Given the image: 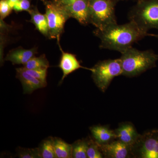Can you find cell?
<instances>
[{"mask_svg":"<svg viewBox=\"0 0 158 158\" xmlns=\"http://www.w3.org/2000/svg\"><path fill=\"white\" fill-rule=\"evenodd\" d=\"M24 69L29 74L47 85L46 78L48 69Z\"/></svg>","mask_w":158,"mask_h":158,"instance_id":"obj_22","label":"cell"},{"mask_svg":"<svg viewBox=\"0 0 158 158\" xmlns=\"http://www.w3.org/2000/svg\"><path fill=\"white\" fill-rule=\"evenodd\" d=\"M115 132L116 139L130 146L136 142L140 135L132 125L130 123L121 125Z\"/></svg>","mask_w":158,"mask_h":158,"instance_id":"obj_12","label":"cell"},{"mask_svg":"<svg viewBox=\"0 0 158 158\" xmlns=\"http://www.w3.org/2000/svg\"><path fill=\"white\" fill-rule=\"evenodd\" d=\"M45 15L50 37L52 38L58 37L62 33L66 21L70 18L68 12L60 3H48L46 7Z\"/></svg>","mask_w":158,"mask_h":158,"instance_id":"obj_7","label":"cell"},{"mask_svg":"<svg viewBox=\"0 0 158 158\" xmlns=\"http://www.w3.org/2000/svg\"><path fill=\"white\" fill-rule=\"evenodd\" d=\"M31 3L28 0H20L13 7V9L16 11H28Z\"/></svg>","mask_w":158,"mask_h":158,"instance_id":"obj_24","label":"cell"},{"mask_svg":"<svg viewBox=\"0 0 158 158\" xmlns=\"http://www.w3.org/2000/svg\"><path fill=\"white\" fill-rule=\"evenodd\" d=\"M76 1L77 0H60L59 3L63 6H66L72 4L73 3Z\"/></svg>","mask_w":158,"mask_h":158,"instance_id":"obj_25","label":"cell"},{"mask_svg":"<svg viewBox=\"0 0 158 158\" xmlns=\"http://www.w3.org/2000/svg\"><path fill=\"white\" fill-rule=\"evenodd\" d=\"M17 153L19 157L20 158H41L38 148H28L19 147Z\"/></svg>","mask_w":158,"mask_h":158,"instance_id":"obj_20","label":"cell"},{"mask_svg":"<svg viewBox=\"0 0 158 158\" xmlns=\"http://www.w3.org/2000/svg\"><path fill=\"white\" fill-rule=\"evenodd\" d=\"M122 75L137 76L155 67L158 55L152 50L140 51L132 47L121 53Z\"/></svg>","mask_w":158,"mask_h":158,"instance_id":"obj_2","label":"cell"},{"mask_svg":"<svg viewBox=\"0 0 158 158\" xmlns=\"http://www.w3.org/2000/svg\"><path fill=\"white\" fill-rule=\"evenodd\" d=\"M16 70V77L22 85L24 94H31L35 90L44 88L47 86L44 83L28 73L24 67L17 68Z\"/></svg>","mask_w":158,"mask_h":158,"instance_id":"obj_10","label":"cell"},{"mask_svg":"<svg viewBox=\"0 0 158 158\" xmlns=\"http://www.w3.org/2000/svg\"><path fill=\"white\" fill-rule=\"evenodd\" d=\"M131 146V154L135 157L158 158V131L139 135Z\"/></svg>","mask_w":158,"mask_h":158,"instance_id":"obj_6","label":"cell"},{"mask_svg":"<svg viewBox=\"0 0 158 158\" xmlns=\"http://www.w3.org/2000/svg\"><path fill=\"white\" fill-rule=\"evenodd\" d=\"M116 4L115 0H90L89 23L98 30L117 23L115 15Z\"/></svg>","mask_w":158,"mask_h":158,"instance_id":"obj_4","label":"cell"},{"mask_svg":"<svg viewBox=\"0 0 158 158\" xmlns=\"http://www.w3.org/2000/svg\"><path fill=\"white\" fill-rule=\"evenodd\" d=\"M7 1H8L9 5L11 6V8L13 9V7H14L15 4L20 0H7Z\"/></svg>","mask_w":158,"mask_h":158,"instance_id":"obj_26","label":"cell"},{"mask_svg":"<svg viewBox=\"0 0 158 158\" xmlns=\"http://www.w3.org/2000/svg\"><path fill=\"white\" fill-rule=\"evenodd\" d=\"M103 155L108 158H126L131 154V146L119 140L99 144Z\"/></svg>","mask_w":158,"mask_h":158,"instance_id":"obj_9","label":"cell"},{"mask_svg":"<svg viewBox=\"0 0 158 158\" xmlns=\"http://www.w3.org/2000/svg\"><path fill=\"white\" fill-rule=\"evenodd\" d=\"M101 40V48L122 53L132 47L134 44L150 35L130 21L123 25L115 24L94 32Z\"/></svg>","mask_w":158,"mask_h":158,"instance_id":"obj_1","label":"cell"},{"mask_svg":"<svg viewBox=\"0 0 158 158\" xmlns=\"http://www.w3.org/2000/svg\"><path fill=\"white\" fill-rule=\"evenodd\" d=\"M90 130L95 141L100 145L107 144L113 139H116L115 132L106 127L95 126L90 127Z\"/></svg>","mask_w":158,"mask_h":158,"instance_id":"obj_14","label":"cell"},{"mask_svg":"<svg viewBox=\"0 0 158 158\" xmlns=\"http://www.w3.org/2000/svg\"><path fill=\"white\" fill-rule=\"evenodd\" d=\"M59 66L63 73L61 82L69 74L79 69L85 68L91 70V68H86L82 67L75 56L73 54L63 52H62V56Z\"/></svg>","mask_w":158,"mask_h":158,"instance_id":"obj_11","label":"cell"},{"mask_svg":"<svg viewBox=\"0 0 158 158\" xmlns=\"http://www.w3.org/2000/svg\"><path fill=\"white\" fill-rule=\"evenodd\" d=\"M54 146L57 158H73L72 144L60 138H54Z\"/></svg>","mask_w":158,"mask_h":158,"instance_id":"obj_16","label":"cell"},{"mask_svg":"<svg viewBox=\"0 0 158 158\" xmlns=\"http://www.w3.org/2000/svg\"><path fill=\"white\" fill-rule=\"evenodd\" d=\"M23 67L28 69H48L49 63L45 56L43 55L39 57H33L24 65Z\"/></svg>","mask_w":158,"mask_h":158,"instance_id":"obj_19","label":"cell"},{"mask_svg":"<svg viewBox=\"0 0 158 158\" xmlns=\"http://www.w3.org/2000/svg\"><path fill=\"white\" fill-rule=\"evenodd\" d=\"M90 0H77L68 6H64L69 17L75 19L80 23H89Z\"/></svg>","mask_w":158,"mask_h":158,"instance_id":"obj_8","label":"cell"},{"mask_svg":"<svg viewBox=\"0 0 158 158\" xmlns=\"http://www.w3.org/2000/svg\"><path fill=\"white\" fill-rule=\"evenodd\" d=\"M152 36H154V37H158V35H152Z\"/></svg>","mask_w":158,"mask_h":158,"instance_id":"obj_27","label":"cell"},{"mask_svg":"<svg viewBox=\"0 0 158 158\" xmlns=\"http://www.w3.org/2000/svg\"><path fill=\"white\" fill-rule=\"evenodd\" d=\"M128 17L145 32L152 29L158 30V0H138Z\"/></svg>","mask_w":158,"mask_h":158,"instance_id":"obj_3","label":"cell"},{"mask_svg":"<svg viewBox=\"0 0 158 158\" xmlns=\"http://www.w3.org/2000/svg\"><path fill=\"white\" fill-rule=\"evenodd\" d=\"M37 53L35 48L31 49H18L11 51L6 56L5 60L10 61L13 64L24 65L28 61L34 57Z\"/></svg>","mask_w":158,"mask_h":158,"instance_id":"obj_13","label":"cell"},{"mask_svg":"<svg viewBox=\"0 0 158 158\" xmlns=\"http://www.w3.org/2000/svg\"><path fill=\"white\" fill-rule=\"evenodd\" d=\"M89 141L87 139H81L76 141L72 144L73 158H88V149Z\"/></svg>","mask_w":158,"mask_h":158,"instance_id":"obj_18","label":"cell"},{"mask_svg":"<svg viewBox=\"0 0 158 158\" xmlns=\"http://www.w3.org/2000/svg\"><path fill=\"white\" fill-rule=\"evenodd\" d=\"M38 148L41 158H57L53 137H50L43 140Z\"/></svg>","mask_w":158,"mask_h":158,"instance_id":"obj_17","label":"cell"},{"mask_svg":"<svg viewBox=\"0 0 158 158\" xmlns=\"http://www.w3.org/2000/svg\"><path fill=\"white\" fill-rule=\"evenodd\" d=\"M12 9L7 0H1L0 2V15L1 19H4L9 15Z\"/></svg>","mask_w":158,"mask_h":158,"instance_id":"obj_23","label":"cell"},{"mask_svg":"<svg viewBox=\"0 0 158 158\" xmlns=\"http://www.w3.org/2000/svg\"><path fill=\"white\" fill-rule=\"evenodd\" d=\"M88 158H102L103 157L102 152L101 150L99 144L92 140H89L87 149Z\"/></svg>","mask_w":158,"mask_h":158,"instance_id":"obj_21","label":"cell"},{"mask_svg":"<svg viewBox=\"0 0 158 158\" xmlns=\"http://www.w3.org/2000/svg\"><path fill=\"white\" fill-rule=\"evenodd\" d=\"M91 71L97 87L105 92L115 77L122 75L121 60L119 58L100 61L91 68Z\"/></svg>","mask_w":158,"mask_h":158,"instance_id":"obj_5","label":"cell"},{"mask_svg":"<svg viewBox=\"0 0 158 158\" xmlns=\"http://www.w3.org/2000/svg\"><path fill=\"white\" fill-rule=\"evenodd\" d=\"M28 11L31 15V22L34 23L37 30L44 36H49L48 22L46 15L40 13L36 9L29 10Z\"/></svg>","mask_w":158,"mask_h":158,"instance_id":"obj_15","label":"cell"}]
</instances>
